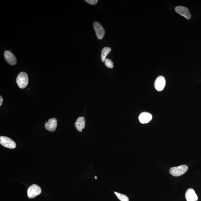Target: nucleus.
<instances>
[{
    "instance_id": "1",
    "label": "nucleus",
    "mask_w": 201,
    "mask_h": 201,
    "mask_svg": "<svg viewBox=\"0 0 201 201\" xmlns=\"http://www.w3.org/2000/svg\"><path fill=\"white\" fill-rule=\"evenodd\" d=\"M16 82L19 88L24 89L27 87L28 84V77L27 73L22 72L18 75Z\"/></svg>"
},
{
    "instance_id": "2",
    "label": "nucleus",
    "mask_w": 201,
    "mask_h": 201,
    "mask_svg": "<svg viewBox=\"0 0 201 201\" xmlns=\"http://www.w3.org/2000/svg\"><path fill=\"white\" fill-rule=\"evenodd\" d=\"M188 170V166L184 165L171 168L170 169L169 172L172 175L174 176H178L185 173Z\"/></svg>"
},
{
    "instance_id": "3",
    "label": "nucleus",
    "mask_w": 201,
    "mask_h": 201,
    "mask_svg": "<svg viewBox=\"0 0 201 201\" xmlns=\"http://www.w3.org/2000/svg\"><path fill=\"white\" fill-rule=\"evenodd\" d=\"M41 188L37 185L34 184L30 186L27 190V195L30 198H33L40 194Z\"/></svg>"
},
{
    "instance_id": "4",
    "label": "nucleus",
    "mask_w": 201,
    "mask_h": 201,
    "mask_svg": "<svg viewBox=\"0 0 201 201\" xmlns=\"http://www.w3.org/2000/svg\"><path fill=\"white\" fill-rule=\"evenodd\" d=\"M0 143L3 147L9 149H14L16 147V144L15 142L10 138L4 136L0 137Z\"/></svg>"
},
{
    "instance_id": "5",
    "label": "nucleus",
    "mask_w": 201,
    "mask_h": 201,
    "mask_svg": "<svg viewBox=\"0 0 201 201\" xmlns=\"http://www.w3.org/2000/svg\"><path fill=\"white\" fill-rule=\"evenodd\" d=\"M93 27L97 38L99 40L102 39L105 34V30L102 25L99 22H95L93 24Z\"/></svg>"
},
{
    "instance_id": "6",
    "label": "nucleus",
    "mask_w": 201,
    "mask_h": 201,
    "mask_svg": "<svg viewBox=\"0 0 201 201\" xmlns=\"http://www.w3.org/2000/svg\"><path fill=\"white\" fill-rule=\"evenodd\" d=\"M166 81L165 78L163 76H158L154 83V87L156 90L161 91L165 88Z\"/></svg>"
},
{
    "instance_id": "7",
    "label": "nucleus",
    "mask_w": 201,
    "mask_h": 201,
    "mask_svg": "<svg viewBox=\"0 0 201 201\" xmlns=\"http://www.w3.org/2000/svg\"><path fill=\"white\" fill-rule=\"evenodd\" d=\"M175 11L176 13L183 16L187 19L189 20L191 17V15L187 8L182 6H178L175 8Z\"/></svg>"
},
{
    "instance_id": "8",
    "label": "nucleus",
    "mask_w": 201,
    "mask_h": 201,
    "mask_svg": "<svg viewBox=\"0 0 201 201\" xmlns=\"http://www.w3.org/2000/svg\"><path fill=\"white\" fill-rule=\"evenodd\" d=\"M5 60L8 64L14 65L17 63V60L15 56L12 53L9 51L6 50L4 54Z\"/></svg>"
},
{
    "instance_id": "9",
    "label": "nucleus",
    "mask_w": 201,
    "mask_h": 201,
    "mask_svg": "<svg viewBox=\"0 0 201 201\" xmlns=\"http://www.w3.org/2000/svg\"><path fill=\"white\" fill-rule=\"evenodd\" d=\"M57 126V120L55 118H52L48 120L45 124V128L48 131H55Z\"/></svg>"
},
{
    "instance_id": "10",
    "label": "nucleus",
    "mask_w": 201,
    "mask_h": 201,
    "mask_svg": "<svg viewBox=\"0 0 201 201\" xmlns=\"http://www.w3.org/2000/svg\"><path fill=\"white\" fill-rule=\"evenodd\" d=\"M152 119V115L151 113L144 112L140 114L139 121L142 124H147L151 121Z\"/></svg>"
},
{
    "instance_id": "11",
    "label": "nucleus",
    "mask_w": 201,
    "mask_h": 201,
    "mask_svg": "<svg viewBox=\"0 0 201 201\" xmlns=\"http://www.w3.org/2000/svg\"><path fill=\"white\" fill-rule=\"evenodd\" d=\"M185 197L187 201H198V197L195 191L192 188L186 191Z\"/></svg>"
},
{
    "instance_id": "12",
    "label": "nucleus",
    "mask_w": 201,
    "mask_h": 201,
    "mask_svg": "<svg viewBox=\"0 0 201 201\" xmlns=\"http://www.w3.org/2000/svg\"><path fill=\"white\" fill-rule=\"evenodd\" d=\"M85 120L84 117H80L77 119L76 122L75 123V126L77 130L81 132L82 129L85 128Z\"/></svg>"
},
{
    "instance_id": "13",
    "label": "nucleus",
    "mask_w": 201,
    "mask_h": 201,
    "mask_svg": "<svg viewBox=\"0 0 201 201\" xmlns=\"http://www.w3.org/2000/svg\"><path fill=\"white\" fill-rule=\"evenodd\" d=\"M111 51V49L110 47H105L103 48L101 54V59L103 62H105L106 57Z\"/></svg>"
},
{
    "instance_id": "14",
    "label": "nucleus",
    "mask_w": 201,
    "mask_h": 201,
    "mask_svg": "<svg viewBox=\"0 0 201 201\" xmlns=\"http://www.w3.org/2000/svg\"><path fill=\"white\" fill-rule=\"evenodd\" d=\"M114 193L116 195L118 198L121 201H129V198L125 195L120 193L117 192H115Z\"/></svg>"
},
{
    "instance_id": "15",
    "label": "nucleus",
    "mask_w": 201,
    "mask_h": 201,
    "mask_svg": "<svg viewBox=\"0 0 201 201\" xmlns=\"http://www.w3.org/2000/svg\"><path fill=\"white\" fill-rule=\"evenodd\" d=\"M105 64L107 68H113V64L112 60L109 59H106L105 60Z\"/></svg>"
},
{
    "instance_id": "16",
    "label": "nucleus",
    "mask_w": 201,
    "mask_h": 201,
    "mask_svg": "<svg viewBox=\"0 0 201 201\" xmlns=\"http://www.w3.org/2000/svg\"><path fill=\"white\" fill-rule=\"evenodd\" d=\"M85 1L89 4L94 5L98 3V0H85Z\"/></svg>"
},
{
    "instance_id": "17",
    "label": "nucleus",
    "mask_w": 201,
    "mask_h": 201,
    "mask_svg": "<svg viewBox=\"0 0 201 201\" xmlns=\"http://www.w3.org/2000/svg\"><path fill=\"white\" fill-rule=\"evenodd\" d=\"M3 97L1 96H0V106H1L2 104H3Z\"/></svg>"
},
{
    "instance_id": "18",
    "label": "nucleus",
    "mask_w": 201,
    "mask_h": 201,
    "mask_svg": "<svg viewBox=\"0 0 201 201\" xmlns=\"http://www.w3.org/2000/svg\"><path fill=\"white\" fill-rule=\"evenodd\" d=\"M95 179H97V177L96 176H95Z\"/></svg>"
}]
</instances>
